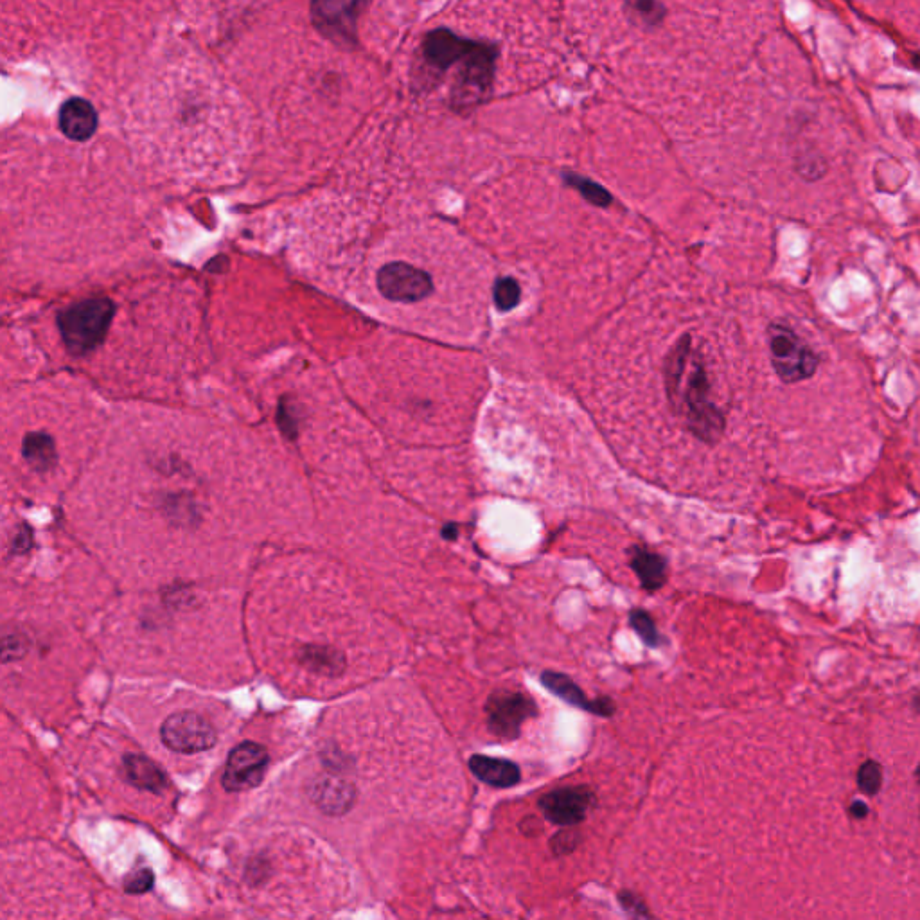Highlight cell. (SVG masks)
<instances>
[{"instance_id":"obj_1","label":"cell","mask_w":920,"mask_h":920,"mask_svg":"<svg viewBox=\"0 0 920 920\" xmlns=\"http://www.w3.org/2000/svg\"><path fill=\"white\" fill-rule=\"evenodd\" d=\"M667 396L676 410L683 408L690 432L701 441L714 443L725 432V416L710 398L707 372L698 360L692 362L687 380L682 378L674 389L667 390Z\"/></svg>"},{"instance_id":"obj_2","label":"cell","mask_w":920,"mask_h":920,"mask_svg":"<svg viewBox=\"0 0 920 920\" xmlns=\"http://www.w3.org/2000/svg\"><path fill=\"white\" fill-rule=\"evenodd\" d=\"M114 313V302L108 299H89L65 308L58 315V328L67 349L76 356L94 351L107 337Z\"/></svg>"},{"instance_id":"obj_3","label":"cell","mask_w":920,"mask_h":920,"mask_svg":"<svg viewBox=\"0 0 920 920\" xmlns=\"http://www.w3.org/2000/svg\"><path fill=\"white\" fill-rule=\"evenodd\" d=\"M495 44L475 42L462 62L459 63V72L453 83L452 107L455 110H469L477 107L489 96L493 89L496 72Z\"/></svg>"},{"instance_id":"obj_4","label":"cell","mask_w":920,"mask_h":920,"mask_svg":"<svg viewBox=\"0 0 920 920\" xmlns=\"http://www.w3.org/2000/svg\"><path fill=\"white\" fill-rule=\"evenodd\" d=\"M770 335L771 365L784 383H800L813 378L820 356L798 337L793 329L784 324H771Z\"/></svg>"},{"instance_id":"obj_5","label":"cell","mask_w":920,"mask_h":920,"mask_svg":"<svg viewBox=\"0 0 920 920\" xmlns=\"http://www.w3.org/2000/svg\"><path fill=\"white\" fill-rule=\"evenodd\" d=\"M487 726L500 739H516L527 719L538 716L536 701L516 690H496L486 705Z\"/></svg>"},{"instance_id":"obj_6","label":"cell","mask_w":920,"mask_h":920,"mask_svg":"<svg viewBox=\"0 0 920 920\" xmlns=\"http://www.w3.org/2000/svg\"><path fill=\"white\" fill-rule=\"evenodd\" d=\"M160 739L171 752L193 755L211 750L216 744V730L196 712H178L169 716L160 728Z\"/></svg>"},{"instance_id":"obj_7","label":"cell","mask_w":920,"mask_h":920,"mask_svg":"<svg viewBox=\"0 0 920 920\" xmlns=\"http://www.w3.org/2000/svg\"><path fill=\"white\" fill-rule=\"evenodd\" d=\"M270 755L265 746L245 741L238 744L227 757L225 771H223L222 786L229 793H241L257 788L266 770H268Z\"/></svg>"},{"instance_id":"obj_8","label":"cell","mask_w":920,"mask_h":920,"mask_svg":"<svg viewBox=\"0 0 920 920\" xmlns=\"http://www.w3.org/2000/svg\"><path fill=\"white\" fill-rule=\"evenodd\" d=\"M376 284L381 295L394 302H419L434 293V281L425 270L401 261L381 266Z\"/></svg>"},{"instance_id":"obj_9","label":"cell","mask_w":920,"mask_h":920,"mask_svg":"<svg viewBox=\"0 0 920 920\" xmlns=\"http://www.w3.org/2000/svg\"><path fill=\"white\" fill-rule=\"evenodd\" d=\"M593 804V793L588 788H563L552 791L540 800L543 816L558 825H575L583 822L588 807Z\"/></svg>"},{"instance_id":"obj_10","label":"cell","mask_w":920,"mask_h":920,"mask_svg":"<svg viewBox=\"0 0 920 920\" xmlns=\"http://www.w3.org/2000/svg\"><path fill=\"white\" fill-rule=\"evenodd\" d=\"M475 40H468L455 35L446 27L430 31L423 42V58L435 71H448L453 65H459L462 58L471 51Z\"/></svg>"},{"instance_id":"obj_11","label":"cell","mask_w":920,"mask_h":920,"mask_svg":"<svg viewBox=\"0 0 920 920\" xmlns=\"http://www.w3.org/2000/svg\"><path fill=\"white\" fill-rule=\"evenodd\" d=\"M360 8L358 2H317L311 6V11L319 31L328 38L345 42L353 40L354 22Z\"/></svg>"},{"instance_id":"obj_12","label":"cell","mask_w":920,"mask_h":920,"mask_svg":"<svg viewBox=\"0 0 920 920\" xmlns=\"http://www.w3.org/2000/svg\"><path fill=\"white\" fill-rule=\"evenodd\" d=\"M541 683H543L545 689L550 690L552 694H556V696H559L563 701H567L570 705H574V707L583 708V710H588V712L602 717H610L615 712V705H613L611 699L588 698L583 690L579 689V685L574 680H570L565 674L547 671V673L541 674Z\"/></svg>"},{"instance_id":"obj_13","label":"cell","mask_w":920,"mask_h":920,"mask_svg":"<svg viewBox=\"0 0 920 920\" xmlns=\"http://www.w3.org/2000/svg\"><path fill=\"white\" fill-rule=\"evenodd\" d=\"M58 124L71 141H89L98 130V112L87 99H67L60 108Z\"/></svg>"},{"instance_id":"obj_14","label":"cell","mask_w":920,"mask_h":920,"mask_svg":"<svg viewBox=\"0 0 920 920\" xmlns=\"http://www.w3.org/2000/svg\"><path fill=\"white\" fill-rule=\"evenodd\" d=\"M310 798L322 813L342 816L353 807L356 789L347 780L324 777L311 786Z\"/></svg>"},{"instance_id":"obj_15","label":"cell","mask_w":920,"mask_h":920,"mask_svg":"<svg viewBox=\"0 0 920 920\" xmlns=\"http://www.w3.org/2000/svg\"><path fill=\"white\" fill-rule=\"evenodd\" d=\"M469 770L477 779L493 788L507 789L516 786L522 780L520 768L511 761L493 759L486 755H473L469 759Z\"/></svg>"},{"instance_id":"obj_16","label":"cell","mask_w":920,"mask_h":920,"mask_svg":"<svg viewBox=\"0 0 920 920\" xmlns=\"http://www.w3.org/2000/svg\"><path fill=\"white\" fill-rule=\"evenodd\" d=\"M123 766L126 779L137 789L160 793L168 784L166 773L144 755H139V753L124 755Z\"/></svg>"},{"instance_id":"obj_17","label":"cell","mask_w":920,"mask_h":920,"mask_svg":"<svg viewBox=\"0 0 920 920\" xmlns=\"http://www.w3.org/2000/svg\"><path fill=\"white\" fill-rule=\"evenodd\" d=\"M631 568L640 579V584L649 592L662 588L667 581L665 559L651 550L642 549V547H635L631 550Z\"/></svg>"},{"instance_id":"obj_18","label":"cell","mask_w":920,"mask_h":920,"mask_svg":"<svg viewBox=\"0 0 920 920\" xmlns=\"http://www.w3.org/2000/svg\"><path fill=\"white\" fill-rule=\"evenodd\" d=\"M563 180L567 182L568 186L575 189L579 195L583 196L586 202H590L592 205L608 207L613 202V196H611L610 191H606L604 187L599 186L597 182H593L590 178L581 177L577 173H563Z\"/></svg>"},{"instance_id":"obj_19","label":"cell","mask_w":920,"mask_h":920,"mask_svg":"<svg viewBox=\"0 0 920 920\" xmlns=\"http://www.w3.org/2000/svg\"><path fill=\"white\" fill-rule=\"evenodd\" d=\"M24 452L36 468H44L54 459L53 441L44 434L29 435L24 443Z\"/></svg>"},{"instance_id":"obj_20","label":"cell","mask_w":920,"mask_h":920,"mask_svg":"<svg viewBox=\"0 0 920 920\" xmlns=\"http://www.w3.org/2000/svg\"><path fill=\"white\" fill-rule=\"evenodd\" d=\"M493 299H495V306L500 311H511L520 304V299H522V288H520V283L513 279V277H500L495 284V292H493Z\"/></svg>"},{"instance_id":"obj_21","label":"cell","mask_w":920,"mask_h":920,"mask_svg":"<svg viewBox=\"0 0 920 920\" xmlns=\"http://www.w3.org/2000/svg\"><path fill=\"white\" fill-rule=\"evenodd\" d=\"M629 622L633 629L637 631L638 637L642 638L649 647H658L662 644V637L656 631L655 620L644 610H633L629 615Z\"/></svg>"},{"instance_id":"obj_22","label":"cell","mask_w":920,"mask_h":920,"mask_svg":"<svg viewBox=\"0 0 920 920\" xmlns=\"http://www.w3.org/2000/svg\"><path fill=\"white\" fill-rule=\"evenodd\" d=\"M859 788L867 795H876L883 784V770L876 761H867L859 768Z\"/></svg>"},{"instance_id":"obj_23","label":"cell","mask_w":920,"mask_h":920,"mask_svg":"<svg viewBox=\"0 0 920 920\" xmlns=\"http://www.w3.org/2000/svg\"><path fill=\"white\" fill-rule=\"evenodd\" d=\"M155 885V874L150 868H139L124 877L123 888L126 894L141 895L150 892Z\"/></svg>"},{"instance_id":"obj_24","label":"cell","mask_w":920,"mask_h":920,"mask_svg":"<svg viewBox=\"0 0 920 920\" xmlns=\"http://www.w3.org/2000/svg\"><path fill=\"white\" fill-rule=\"evenodd\" d=\"M626 8L635 11V15L642 18L649 26L658 24L665 17L664 4L660 2H628Z\"/></svg>"},{"instance_id":"obj_25","label":"cell","mask_w":920,"mask_h":920,"mask_svg":"<svg viewBox=\"0 0 920 920\" xmlns=\"http://www.w3.org/2000/svg\"><path fill=\"white\" fill-rule=\"evenodd\" d=\"M867 813H868L867 805L861 804V802H856V804L852 805V814H854V816H858V818H863V816H867Z\"/></svg>"},{"instance_id":"obj_26","label":"cell","mask_w":920,"mask_h":920,"mask_svg":"<svg viewBox=\"0 0 920 920\" xmlns=\"http://www.w3.org/2000/svg\"><path fill=\"white\" fill-rule=\"evenodd\" d=\"M444 538L446 540H455L457 538V527L455 525H448L443 531Z\"/></svg>"},{"instance_id":"obj_27","label":"cell","mask_w":920,"mask_h":920,"mask_svg":"<svg viewBox=\"0 0 920 920\" xmlns=\"http://www.w3.org/2000/svg\"><path fill=\"white\" fill-rule=\"evenodd\" d=\"M917 777H919V782H920V766H919V770H917Z\"/></svg>"}]
</instances>
